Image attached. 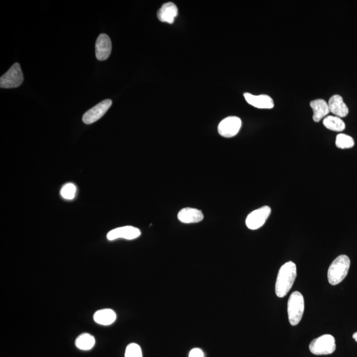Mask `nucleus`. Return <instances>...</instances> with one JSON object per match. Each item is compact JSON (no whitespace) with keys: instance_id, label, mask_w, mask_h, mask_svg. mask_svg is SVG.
<instances>
[{"instance_id":"1","label":"nucleus","mask_w":357,"mask_h":357,"mask_svg":"<svg viewBox=\"0 0 357 357\" xmlns=\"http://www.w3.org/2000/svg\"><path fill=\"white\" fill-rule=\"evenodd\" d=\"M296 275V265L292 261H288L281 266L275 284V292L278 297L283 298L288 294L294 284Z\"/></svg>"},{"instance_id":"2","label":"nucleus","mask_w":357,"mask_h":357,"mask_svg":"<svg viewBox=\"0 0 357 357\" xmlns=\"http://www.w3.org/2000/svg\"><path fill=\"white\" fill-rule=\"evenodd\" d=\"M350 265L349 257L345 255H339L330 266L328 272L329 283L332 285H337L345 279L349 272Z\"/></svg>"},{"instance_id":"3","label":"nucleus","mask_w":357,"mask_h":357,"mask_svg":"<svg viewBox=\"0 0 357 357\" xmlns=\"http://www.w3.org/2000/svg\"><path fill=\"white\" fill-rule=\"evenodd\" d=\"M288 320L291 325H296L303 318L304 312V299L301 292H292L288 301Z\"/></svg>"},{"instance_id":"4","label":"nucleus","mask_w":357,"mask_h":357,"mask_svg":"<svg viewBox=\"0 0 357 357\" xmlns=\"http://www.w3.org/2000/svg\"><path fill=\"white\" fill-rule=\"evenodd\" d=\"M310 352L316 355H328L336 350V339L332 335L326 334L314 339L309 345Z\"/></svg>"},{"instance_id":"5","label":"nucleus","mask_w":357,"mask_h":357,"mask_svg":"<svg viewBox=\"0 0 357 357\" xmlns=\"http://www.w3.org/2000/svg\"><path fill=\"white\" fill-rule=\"evenodd\" d=\"M24 80L23 72L19 63H15L0 78V87L10 89L19 87Z\"/></svg>"},{"instance_id":"6","label":"nucleus","mask_w":357,"mask_h":357,"mask_svg":"<svg viewBox=\"0 0 357 357\" xmlns=\"http://www.w3.org/2000/svg\"><path fill=\"white\" fill-rule=\"evenodd\" d=\"M271 207L264 206L251 212L246 218V224L250 230H255L263 226L270 217Z\"/></svg>"},{"instance_id":"7","label":"nucleus","mask_w":357,"mask_h":357,"mask_svg":"<svg viewBox=\"0 0 357 357\" xmlns=\"http://www.w3.org/2000/svg\"><path fill=\"white\" fill-rule=\"evenodd\" d=\"M242 122L237 116H228L219 123L218 131L224 138H231L237 135L241 129Z\"/></svg>"},{"instance_id":"8","label":"nucleus","mask_w":357,"mask_h":357,"mask_svg":"<svg viewBox=\"0 0 357 357\" xmlns=\"http://www.w3.org/2000/svg\"><path fill=\"white\" fill-rule=\"evenodd\" d=\"M111 99H106L90 109L83 116V121L85 124H92L98 121L107 112L112 105Z\"/></svg>"},{"instance_id":"9","label":"nucleus","mask_w":357,"mask_h":357,"mask_svg":"<svg viewBox=\"0 0 357 357\" xmlns=\"http://www.w3.org/2000/svg\"><path fill=\"white\" fill-rule=\"evenodd\" d=\"M141 231L136 227L126 226L113 229L107 233V238L109 241L123 238L127 240H135L140 237Z\"/></svg>"},{"instance_id":"10","label":"nucleus","mask_w":357,"mask_h":357,"mask_svg":"<svg viewBox=\"0 0 357 357\" xmlns=\"http://www.w3.org/2000/svg\"><path fill=\"white\" fill-rule=\"evenodd\" d=\"M112 50V43L109 37L106 34H101L96 43L97 59L104 61L109 58Z\"/></svg>"},{"instance_id":"11","label":"nucleus","mask_w":357,"mask_h":357,"mask_svg":"<svg viewBox=\"0 0 357 357\" xmlns=\"http://www.w3.org/2000/svg\"><path fill=\"white\" fill-rule=\"evenodd\" d=\"M244 96L245 99L249 104L257 108V109H271L274 107V101L267 95L255 96V95L249 94V93H245Z\"/></svg>"},{"instance_id":"12","label":"nucleus","mask_w":357,"mask_h":357,"mask_svg":"<svg viewBox=\"0 0 357 357\" xmlns=\"http://www.w3.org/2000/svg\"><path fill=\"white\" fill-rule=\"evenodd\" d=\"M177 218L182 223L193 224L201 222L203 220L204 215L201 211L188 207L182 209L178 213Z\"/></svg>"},{"instance_id":"13","label":"nucleus","mask_w":357,"mask_h":357,"mask_svg":"<svg viewBox=\"0 0 357 357\" xmlns=\"http://www.w3.org/2000/svg\"><path fill=\"white\" fill-rule=\"evenodd\" d=\"M330 112L339 118L345 117L349 114V108L344 103L342 97L339 95L332 96L328 102Z\"/></svg>"},{"instance_id":"14","label":"nucleus","mask_w":357,"mask_h":357,"mask_svg":"<svg viewBox=\"0 0 357 357\" xmlns=\"http://www.w3.org/2000/svg\"><path fill=\"white\" fill-rule=\"evenodd\" d=\"M310 107L314 112L313 120L316 123L325 118L330 112L328 103L322 99H317L311 101Z\"/></svg>"},{"instance_id":"15","label":"nucleus","mask_w":357,"mask_h":357,"mask_svg":"<svg viewBox=\"0 0 357 357\" xmlns=\"http://www.w3.org/2000/svg\"><path fill=\"white\" fill-rule=\"evenodd\" d=\"M178 15V9L175 4L172 2L165 3L158 12L159 20L164 23L172 24Z\"/></svg>"},{"instance_id":"16","label":"nucleus","mask_w":357,"mask_h":357,"mask_svg":"<svg viewBox=\"0 0 357 357\" xmlns=\"http://www.w3.org/2000/svg\"><path fill=\"white\" fill-rule=\"evenodd\" d=\"M116 315L111 309H102L97 311L94 314V319L101 325H111L115 321Z\"/></svg>"},{"instance_id":"17","label":"nucleus","mask_w":357,"mask_h":357,"mask_svg":"<svg viewBox=\"0 0 357 357\" xmlns=\"http://www.w3.org/2000/svg\"><path fill=\"white\" fill-rule=\"evenodd\" d=\"M323 124L326 129L332 131L341 132L345 129V123L342 119L336 116H326L323 118Z\"/></svg>"},{"instance_id":"18","label":"nucleus","mask_w":357,"mask_h":357,"mask_svg":"<svg viewBox=\"0 0 357 357\" xmlns=\"http://www.w3.org/2000/svg\"><path fill=\"white\" fill-rule=\"evenodd\" d=\"M96 344V339L94 337L89 334H83L80 335L75 341V345L79 349L83 350H89L94 347Z\"/></svg>"},{"instance_id":"19","label":"nucleus","mask_w":357,"mask_h":357,"mask_svg":"<svg viewBox=\"0 0 357 357\" xmlns=\"http://www.w3.org/2000/svg\"><path fill=\"white\" fill-rule=\"evenodd\" d=\"M336 146L340 149H349L354 145V139L345 134H339L336 140Z\"/></svg>"},{"instance_id":"20","label":"nucleus","mask_w":357,"mask_h":357,"mask_svg":"<svg viewBox=\"0 0 357 357\" xmlns=\"http://www.w3.org/2000/svg\"><path fill=\"white\" fill-rule=\"evenodd\" d=\"M77 188L76 185L72 183H68L61 189V195L66 200H73L76 197Z\"/></svg>"},{"instance_id":"21","label":"nucleus","mask_w":357,"mask_h":357,"mask_svg":"<svg viewBox=\"0 0 357 357\" xmlns=\"http://www.w3.org/2000/svg\"><path fill=\"white\" fill-rule=\"evenodd\" d=\"M125 357H142V349L136 343H131L127 346Z\"/></svg>"},{"instance_id":"22","label":"nucleus","mask_w":357,"mask_h":357,"mask_svg":"<svg viewBox=\"0 0 357 357\" xmlns=\"http://www.w3.org/2000/svg\"><path fill=\"white\" fill-rule=\"evenodd\" d=\"M204 352L198 348H195L189 352V357H204Z\"/></svg>"},{"instance_id":"23","label":"nucleus","mask_w":357,"mask_h":357,"mask_svg":"<svg viewBox=\"0 0 357 357\" xmlns=\"http://www.w3.org/2000/svg\"><path fill=\"white\" fill-rule=\"evenodd\" d=\"M352 337H353V339H354V340H355L357 342V332L354 333V334H353V336H352Z\"/></svg>"}]
</instances>
